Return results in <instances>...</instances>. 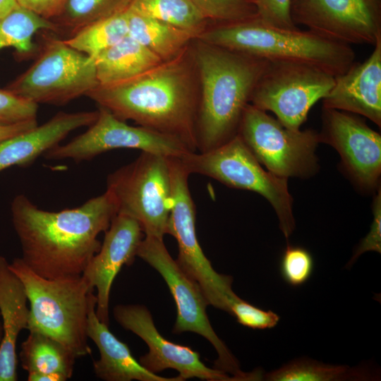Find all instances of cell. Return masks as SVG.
<instances>
[{"label": "cell", "mask_w": 381, "mask_h": 381, "mask_svg": "<svg viewBox=\"0 0 381 381\" xmlns=\"http://www.w3.org/2000/svg\"><path fill=\"white\" fill-rule=\"evenodd\" d=\"M75 359L59 341L38 332L30 331L21 344L20 360L28 374L54 375L66 381L72 377Z\"/></svg>", "instance_id": "cell-24"}, {"label": "cell", "mask_w": 381, "mask_h": 381, "mask_svg": "<svg viewBox=\"0 0 381 381\" xmlns=\"http://www.w3.org/2000/svg\"><path fill=\"white\" fill-rule=\"evenodd\" d=\"M17 6L16 0H0V17L6 15Z\"/></svg>", "instance_id": "cell-38"}, {"label": "cell", "mask_w": 381, "mask_h": 381, "mask_svg": "<svg viewBox=\"0 0 381 381\" xmlns=\"http://www.w3.org/2000/svg\"><path fill=\"white\" fill-rule=\"evenodd\" d=\"M128 35L126 10L87 24L64 42L77 51L95 59L100 52Z\"/></svg>", "instance_id": "cell-28"}, {"label": "cell", "mask_w": 381, "mask_h": 381, "mask_svg": "<svg viewBox=\"0 0 381 381\" xmlns=\"http://www.w3.org/2000/svg\"><path fill=\"white\" fill-rule=\"evenodd\" d=\"M363 62H354L322 99L323 107L366 117L381 126V38Z\"/></svg>", "instance_id": "cell-18"}, {"label": "cell", "mask_w": 381, "mask_h": 381, "mask_svg": "<svg viewBox=\"0 0 381 381\" xmlns=\"http://www.w3.org/2000/svg\"><path fill=\"white\" fill-rule=\"evenodd\" d=\"M97 111L96 120L87 131L70 142L49 150L44 157L48 159H69L78 162L120 148L137 149L178 158L191 151L175 137L143 126L128 125L103 107H98Z\"/></svg>", "instance_id": "cell-13"}, {"label": "cell", "mask_w": 381, "mask_h": 381, "mask_svg": "<svg viewBox=\"0 0 381 381\" xmlns=\"http://www.w3.org/2000/svg\"><path fill=\"white\" fill-rule=\"evenodd\" d=\"M113 313L123 328L135 334L147 344L149 351L138 362L147 370L157 374L165 369H174L179 373L178 376L182 381L193 377L207 381L234 380L227 373L206 366L197 351L165 339L158 332L152 315L144 306L118 305Z\"/></svg>", "instance_id": "cell-16"}, {"label": "cell", "mask_w": 381, "mask_h": 381, "mask_svg": "<svg viewBox=\"0 0 381 381\" xmlns=\"http://www.w3.org/2000/svg\"><path fill=\"white\" fill-rule=\"evenodd\" d=\"M128 7L182 29L195 38L212 25L190 0H132Z\"/></svg>", "instance_id": "cell-27"}, {"label": "cell", "mask_w": 381, "mask_h": 381, "mask_svg": "<svg viewBox=\"0 0 381 381\" xmlns=\"http://www.w3.org/2000/svg\"><path fill=\"white\" fill-rule=\"evenodd\" d=\"M291 17L318 35L374 46L381 38V0H291Z\"/></svg>", "instance_id": "cell-14"}, {"label": "cell", "mask_w": 381, "mask_h": 381, "mask_svg": "<svg viewBox=\"0 0 381 381\" xmlns=\"http://www.w3.org/2000/svg\"><path fill=\"white\" fill-rule=\"evenodd\" d=\"M94 61L99 85H110L131 79L163 62L129 35L100 52Z\"/></svg>", "instance_id": "cell-22"}, {"label": "cell", "mask_w": 381, "mask_h": 381, "mask_svg": "<svg viewBox=\"0 0 381 381\" xmlns=\"http://www.w3.org/2000/svg\"><path fill=\"white\" fill-rule=\"evenodd\" d=\"M314 267L313 255L301 246L288 245L279 262V272L283 280L293 287L306 284L311 277Z\"/></svg>", "instance_id": "cell-31"}, {"label": "cell", "mask_w": 381, "mask_h": 381, "mask_svg": "<svg viewBox=\"0 0 381 381\" xmlns=\"http://www.w3.org/2000/svg\"><path fill=\"white\" fill-rule=\"evenodd\" d=\"M132 0H66L54 19L58 32L70 36L89 23L124 11Z\"/></svg>", "instance_id": "cell-29"}, {"label": "cell", "mask_w": 381, "mask_h": 381, "mask_svg": "<svg viewBox=\"0 0 381 381\" xmlns=\"http://www.w3.org/2000/svg\"><path fill=\"white\" fill-rule=\"evenodd\" d=\"M263 378L269 381L372 380L378 379V373L367 367L329 365L303 357L265 373Z\"/></svg>", "instance_id": "cell-25"}, {"label": "cell", "mask_w": 381, "mask_h": 381, "mask_svg": "<svg viewBox=\"0 0 381 381\" xmlns=\"http://www.w3.org/2000/svg\"><path fill=\"white\" fill-rule=\"evenodd\" d=\"M137 256L155 268L164 279L175 301L177 317L173 333L191 332L198 334L215 349L218 357L214 368L230 374L236 381L260 380V369L246 373L223 341L214 331L206 313L208 301L199 284L188 276L168 252L163 239L145 236L137 251Z\"/></svg>", "instance_id": "cell-8"}, {"label": "cell", "mask_w": 381, "mask_h": 381, "mask_svg": "<svg viewBox=\"0 0 381 381\" xmlns=\"http://www.w3.org/2000/svg\"><path fill=\"white\" fill-rule=\"evenodd\" d=\"M377 193L372 204V212L373 219L370 225V231L367 235L361 239L354 251L351 260L346 265L350 268L356 260L365 252L375 251L381 253V189L377 188Z\"/></svg>", "instance_id": "cell-35"}, {"label": "cell", "mask_w": 381, "mask_h": 381, "mask_svg": "<svg viewBox=\"0 0 381 381\" xmlns=\"http://www.w3.org/2000/svg\"><path fill=\"white\" fill-rule=\"evenodd\" d=\"M16 1L18 6L51 20L60 13L66 0H16Z\"/></svg>", "instance_id": "cell-36"}, {"label": "cell", "mask_w": 381, "mask_h": 381, "mask_svg": "<svg viewBox=\"0 0 381 381\" xmlns=\"http://www.w3.org/2000/svg\"><path fill=\"white\" fill-rule=\"evenodd\" d=\"M258 18L263 23L286 30L298 28L291 17V0H255Z\"/></svg>", "instance_id": "cell-34"}, {"label": "cell", "mask_w": 381, "mask_h": 381, "mask_svg": "<svg viewBox=\"0 0 381 381\" xmlns=\"http://www.w3.org/2000/svg\"><path fill=\"white\" fill-rule=\"evenodd\" d=\"M98 111L56 114L42 125L0 143V172L13 166L25 167L58 145L71 132L90 126Z\"/></svg>", "instance_id": "cell-19"}, {"label": "cell", "mask_w": 381, "mask_h": 381, "mask_svg": "<svg viewBox=\"0 0 381 381\" xmlns=\"http://www.w3.org/2000/svg\"><path fill=\"white\" fill-rule=\"evenodd\" d=\"M38 125L37 120H29L11 125H0V143L3 141L29 131Z\"/></svg>", "instance_id": "cell-37"}, {"label": "cell", "mask_w": 381, "mask_h": 381, "mask_svg": "<svg viewBox=\"0 0 381 381\" xmlns=\"http://www.w3.org/2000/svg\"><path fill=\"white\" fill-rule=\"evenodd\" d=\"M38 104L7 89H0V125L37 119Z\"/></svg>", "instance_id": "cell-32"}, {"label": "cell", "mask_w": 381, "mask_h": 381, "mask_svg": "<svg viewBox=\"0 0 381 381\" xmlns=\"http://www.w3.org/2000/svg\"><path fill=\"white\" fill-rule=\"evenodd\" d=\"M334 76L309 64L268 61L250 104L272 111L286 128L299 130L312 107L329 92Z\"/></svg>", "instance_id": "cell-12"}, {"label": "cell", "mask_w": 381, "mask_h": 381, "mask_svg": "<svg viewBox=\"0 0 381 381\" xmlns=\"http://www.w3.org/2000/svg\"><path fill=\"white\" fill-rule=\"evenodd\" d=\"M320 142L333 147L351 179L362 190L378 188L381 135L358 115L322 107Z\"/></svg>", "instance_id": "cell-15"}, {"label": "cell", "mask_w": 381, "mask_h": 381, "mask_svg": "<svg viewBox=\"0 0 381 381\" xmlns=\"http://www.w3.org/2000/svg\"><path fill=\"white\" fill-rule=\"evenodd\" d=\"M106 190L117 214L136 220L145 236L163 239L171 205L169 157L141 152L134 161L108 176Z\"/></svg>", "instance_id": "cell-7"}, {"label": "cell", "mask_w": 381, "mask_h": 381, "mask_svg": "<svg viewBox=\"0 0 381 381\" xmlns=\"http://www.w3.org/2000/svg\"><path fill=\"white\" fill-rule=\"evenodd\" d=\"M40 30L58 32L54 22L18 5L0 17V50L11 47L19 54H30L35 49L33 36Z\"/></svg>", "instance_id": "cell-26"}, {"label": "cell", "mask_w": 381, "mask_h": 381, "mask_svg": "<svg viewBox=\"0 0 381 381\" xmlns=\"http://www.w3.org/2000/svg\"><path fill=\"white\" fill-rule=\"evenodd\" d=\"M200 99L196 123L198 152L237 135L252 92L267 60L202 42H192Z\"/></svg>", "instance_id": "cell-3"}, {"label": "cell", "mask_w": 381, "mask_h": 381, "mask_svg": "<svg viewBox=\"0 0 381 381\" xmlns=\"http://www.w3.org/2000/svg\"><path fill=\"white\" fill-rule=\"evenodd\" d=\"M126 13L128 35L163 61L177 56L195 39L182 29L143 15L129 7Z\"/></svg>", "instance_id": "cell-23"}, {"label": "cell", "mask_w": 381, "mask_h": 381, "mask_svg": "<svg viewBox=\"0 0 381 381\" xmlns=\"http://www.w3.org/2000/svg\"><path fill=\"white\" fill-rule=\"evenodd\" d=\"M25 286L0 256V313L3 337L0 344V381H16L17 376L16 341L20 332L28 329L30 309Z\"/></svg>", "instance_id": "cell-20"}, {"label": "cell", "mask_w": 381, "mask_h": 381, "mask_svg": "<svg viewBox=\"0 0 381 381\" xmlns=\"http://www.w3.org/2000/svg\"><path fill=\"white\" fill-rule=\"evenodd\" d=\"M171 182V205L167 234L178 244L176 260L181 270L200 286L209 305L230 314L238 296L232 290L231 276L217 272L205 255L195 230V207L189 187L190 174L179 158L169 157Z\"/></svg>", "instance_id": "cell-11"}, {"label": "cell", "mask_w": 381, "mask_h": 381, "mask_svg": "<svg viewBox=\"0 0 381 381\" xmlns=\"http://www.w3.org/2000/svg\"><path fill=\"white\" fill-rule=\"evenodd\" d=\"M98 85L93 59L48 37L36 60L5 88L37 104L61 106Z\"/></svg>", "instance_id": "cell-9"}, {"label": "cell", "mask_w": 381, "mask_h": 381, "mask_svg": "<svg viewBox=\"0 0 381 381\" xmlns=\"http://www.w3.org/2000/svg\"><path fill=\"white\" fill-rule=\"evenodd\" d=\"M3 337V327L2 324L0 322V344Z\"/></svg>", "instance_id": "cell-39"}, {"label": "cell", "mask_w": 381, "mask_h": 381, "mask_svg": "<svg viewBox=\"0 0 381 381\" xmlns=\"http://www.w3.org/2000/svg\"><path fill=\"white\" fill-rule=\"evenodd\" d=\"M179 159L190 175L208 176L229 187L260 194L274 210L284 237L289 238L294 231L288 179L265 169L238 134L214 149L190 151Z\"/></svg>", "instance_id": "cell-6"}, {"label": "cell", "mask_w": 381, "mask_h": 381, "mask_svg": "<svg viewBox=\"0 0 381 381\" xmlns=\"http://www.w3.org/2000/svg\"><path fill=\"white\" fill-rule=\"evenodd\" d=\"M197 39L267 61L309 64L334 77L345 73L356 59L351 45L310 30L270 26L258 18L211 25Z\"/></svg>", "instance_id": "cell-4"}, {"label": "cell", "mask_w": 381, "mask_h": 381, "mask_svg": "<svg viewBox=\"0 0 381 381\" xmlns=\"http://www.w3.org/2000/svg\"><path fill=\"white\" fill-rule=\"evenodd\" d=\"M95 309L96 305L90 309L86 333L99 351V358L93 362V370L98 378L105 381H182L179 376L162 377L142 366L128 346L99 320Z\"/></svg>", "instance_id": "cell-21"}, {"label": "cell", "mask_w": 381, "mask_h": 381, "mask_svg": "<svg viewBox=\"0 0 381 381\" xmlns=\"http://www.w3.org/2000/svg\"><path fill=\"white\" fill-rule=\"evenodd\" d=\"M143 231L134 219L117 214L112 219L99 251L91 258L82 276L97 289L96 314L109 325V296L114 278L123 267L131 265L143 238Z\"/></svg>", "instance_id": "cell-17"}, {"label": "cell", "mask_w": 381, "mask_h": 381, "mask_svg": "<svg viewBox=\"0 0 381 381\" xmlns=\"http://www.w3.org/2000/svg\"><path fill=\"white\" fill-rule=\"evenodd\" d=\"M11 212L22 260L40 277L60 279L82 275L100 248L99 234L108 229L117 210L106 190L79 207L58 212L41 210L18 195Z\"/></svg>", "instance_id": "cell-1"}, {"label": "cell", "mask_w": 381, "mask_h": 381, "mask_svg": "<svg viewBox=\"0 0 381 381\" xmlns=\"http://www.w3.org/2000/svg\"><path fill=\"white\" fill-rule=\"evenodd\" d=\"M230 315L234 316L241 325L253 329L274 328L280 319L273 311L260 309L239 297L232 303Z\"/></svg>", "instance_id": "cell-33"}, {"label": "cell", "mask_w": 381, "mask_h": 381, "mask_svg": "<svg viewBox=\"0 0 381 381\" xmlns=\"http://www.w3.org/2000/svg\"><path fill=\"white\" fill-rule=\"evenodd\" d=\"M266 169L284 178H309L319 169L316 149L319 133L292 130L251 104L242 116L237 133Z\"/></svg>", "instance_id": "cell-10"}, {"label": "cell", "mask_w": 381, "mask_h": 381, "mask_svg": "<svg viewBox=\"0 0 381 381\" xmlns=\"http://www.w3.org/2000/svg\"><path fill=\"white\" fill-rule=\"evenodd\" d=\"M212 25L258 18L255 0H190Z\"/></svg>", "instance_id": "cell-30"}, {"label": "cell", "mask_w": 381, "mask_h": 381, "mask_svg": "<svg viewBox=\"0 0 381 381\" xmlns=\"http://www.w3.org/2000/svg\"><path fill=\"white\" fill-rule=\"evenodd\" d=\"M9 267L23 282L30 303L27 329L57 340L76 358L90 355L86 329L97 296L84 277L44 278L21 258L13 259Z\"/></svg>", "instance_id": "cell-5"}, {"label": "cell", "mask_w": 381, "mask_h": 381, "mask_svg": "<svg viewBox=\"0 0 381 381\" xmlns=\"http://www.w3.org/2000/svg\"><path fill=\"white\" fill-rule=\"evenodd\" d=\"M191 44L135 78L98 85L86 97L122 121L175 137L196 151L200 90Z\"/></svg>", "instance_id": "cell-2"}]
</instances>
